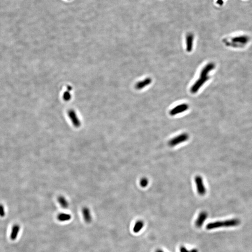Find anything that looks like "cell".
Returning <instances> with one entry per match:
<instances>
[{
    "label": "cell",
    "mask_w": 252,
    "mask_h": 252,
    "mask_svg": "<svg viewBox=\"0 0 252 252\" xmlns=\"http://www.w3.org/2000/svg\"><path fill=\"white\" fill-rule=\"evenodd\" d=\"M240 223V220L237 219L226 220L225 221H216L207 224L206 229L208 230H211L220 227H232L236 226Z\"/></svg>",
    "instance_id": "cell-1"
},
{
    "label": "cell",
    "mask_w": 252,
    "mask_h": 252,
    "mask_svg": "<svg viewBox=\"0 0 252 252\" xmlns=\"http://www.w3.org/2000/svg\"><path fill=\"white\" fill-rule=\"evenodd\" d=\"M189 135L187 133H182L178 135L172 139H170L168 144L170 147H174L181 144L182 143L186 142L189 139Z\"/></svg>",
    "instance_id": "cell-2"
},
{
    "label": "cell",
    "mask_w": 252,
    "mask_h": 252,
    "mask_svg": "<svg viewBox=\"0 0 252 252\" xmlns=\"http://www.w3.org/2000/svg\"><path fill=\"white\" fill-rule=\"evenodd\" d=\"M195 182L197 193L201 196L205 195L206 193V190L203 178L200 176H197L195 178Z\"/></svg>",
    "instance_id": "cell-3"
},
{
    "label": "cell",
    "mask_w": 252,
    "mask_h": 252,
    "mask_svg": "<svg viewBox=\"0 0 252 252\" xmlns=\"http://www.w3.org/2000/svg\"><path fill=\"white\" fill-rule=\"evenodd\" d=\"M208 217V213L206 211H202L199 214L197 220L196 221V226L198 228H200L202 226L205 220Z\"/></svg>",
    "instance_id": "cell-4"
},
{
    "label": "cell",
    "mask_w": 252,
    "mask_h": 252,
    "mask_svg": "<svg viewBox=\"0 0 252 252\" xmlns=\"http://www.w3.org/2000/svg\"><path fill=\"white\" fill-rule=\"evenodd\" d=\"M188 108L187 105H181L176 106L174 107L173 109L170 111V114L171 116H175L178 114L181 113L182 112H184Z\"/></svg>",
    "instance_id": "cell-5"
},
{
    "label": "cell",
    "mask_w": 252,
    "mask_h": 252,
    "mask_svg": "<svg viewBox=\"0 0 252 252\" xmlns=\"http://www.w3.org/2000/svg\"><path fill=\"white\" fill-rule=\"evenodd\" d=\"M232 41L234 43H236V44H238L240 45H246L249 41V38L246 36H236L232 39Z\"/></svg>",
    "instance_id": "cell-6"
},
{
    "label": "cell",
    "mask_w": 252,
    "mask_h": 252,
    "mask_svg": "<svg viewBox=\"0 0 252 252\" xmlns=\"http://www.w3.org/2000/svg\"><path fill=\"white\" fill-rule=\"evenodd\" d=\"M82 214L83 216L84 219L86 222L87 223H90L91 222L92 220V215H91V211L87 207H84L82 209Z\"/></svg>",
    "instance_id": "cell-7"
},
{
    "label": "cell",
    "mask_w": 252,
    "mask_h": 252,
    "mask_svg": "<svg viewBox=\"0 0 252 252\" xmlns=\"http://www.w3.org/2000/svg\"><path fill=\"white\" fill-rule=\"evenodd\" d=\"M69 116L70 118L71 119L73 126L75 128H79L81 125L80 122L77 117L76 114L74 112H73V111H70L69 113Z\"/></svg>",
    "instance_id": "cell-8"
},
{
    "label": "cell",
    "mask_w": 252,
    "mask_h": 252,
    "mask_svg": "<svg viewBox=\"0 0 252 252\" xmlns=\"http://www.w3.org/2000/svg\"><path fill=\"white\" fill-rule=\"evenodd\" d=\"M57 201L62 207L64 209H66L68 207V202L64 197L63 196L59 197L57 198Z\"/></svg>",
    "instance_id": "cell-9"
},
{
    "label": "cell",
    "mask_w": 252,
    "mask_h": 252,
    "mask_svg": "<svg viewBox=\"0 0 252 252\" xmlns=\"http://www.w3.org/2000/svg\"><path fill=\"white\" fill-rule=\"evenodd\" d=\"M144 226V222L142 220H138L134 225V227L133 228V231L135 233H138L140 232L141 230Z\"/></svg>",
    "instance_id": "cell-10"
},
{
    "label": "cell",
    "mask_w": 252,
    "mask_h": 252,
    "mask_svg": "<svg viewBox=\"0 0 252 252\" xmlns=\"http://www.w3.org/2000/svg\"><path fill=\"white\" fill-rule=\"evenodd\" d=\"M71 218L72 217L70 214L65 213L59 214V215L57 216V219L59 221L61 222L69 221L71 220Z\"/></svg>",
    "instance_id": "cell-11"
},
{
    "label": "cell",
    "mask_w": 252,
    "mask_h": 252,
    "mask_svg": "<svg viewBox=\"0 0 252 252\" xmlns=\"http://www.w3.org/2000/svg\"><path fill=\"white\" fill-rule=\"evenodd\" d=\"M148 184H149V181L147 178H143L141 179L140 181V184L142 187H146L148 186Z\"/></svg>",
    "instance_id": "cell-12"
},
{
    "label": "cell",
    "mask_w": 252,
    "mask_h": 252,
    "mask_svg": "<svg viewBox=\"0 0 252 252\" xmlns=\"http://www.w3.org/2000/svg\"><path fill=\"white\" fill-rule=\"evenodd\" d=\"M180 252H190V251L184 247H181L180 248Z\"/></svg>",
    "instance_id": "cell-13"
},
{
    "label": "cell",
    "mask_w": 252,
    "mask_h": 252,
    "mask_svg": "<svg viewBox=\"0 0 252 252\" xmlns=\"http://www.w3.org/2000/svg\"><path fill=\"white\" fill-rule=\"evenodd\" d=\"M216 3L220 6H222L224 4L223 1V0H217L216 1Z\"/></svg>",
    "instance_id": "cell-14"
},
{
    "label": "cell",
    "mask_w": 252,
    "mask_h": 252,
    "mask_svg": "<svg viewBox=\"0 0 252 252\" xmlns=\"http://www.w3.org/2000/svg\"><path fill=\"white\" fill-rule=\"evenodd\" d=\"M190 252H198V251H197V250L196 249H193L191 250V251H190Z\"/></svg>",
    "instance_id": "cell-15"
},
{
    "label": "cell",
    "mask_w": 252,
    "mask_h": 252,
    "mask_svg": "<svg viewBox=\"0 0 252 252\" xmlns=\"http://www.w3.org/2000/svg\"><path fill=\"white\" fill-rule=\"evenodd\" d=\"M163 252V251H162V250H161L159 249V250H157V251H156V252Z\"/></svg>",
    "instance_id": "cell-16"
}]
</instances>
